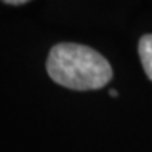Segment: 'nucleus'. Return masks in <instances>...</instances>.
<instances>
[{"mask_svg":"<svg viewBox=\"0 0 152 152\" xmlns=\"http://www.w3.org/2000/svg\"><path fill=\"white\" fill-rule=\"evenodd\" d=\"M47 72L56 84L72 90H96L112 79V67L96 50L72 42L54 45L47 59Z\"/></svg>","mask_w":152,"mask_h":152,"instance_id":"obj_1","label":"nucleus"},{"mask_svg":"<svg viewBox=\"0 0 152 152\" xmlns=\"http://www.w3.org/2000/svg\"><path fill=\"white\" fill-rule=\"evenodd\" d=\"M138 54L144 73L152 81V34H144L138 42Z\"/></svg>","mask_w":152,"mask_h":152,"instance_id":"obj_2","label":"nucleus"},{"mask_svg":"<svg viewBox=\"0 0 152 152\" xmlns=\"http://www.w3.org/2000/svg\"><path fill=\"white\" fill-rule=\"evenodd\" d=\"M6 5H25L26 0H6Z\"/></svg>","mask_w":152,"mask_h":152,"instance_id":"obj_3","label":"nucleus"},{"mask_svg":"<svg viewBox=\"0 0 152 152\" xmlns=\"http://www.w3.org/2000/svg\"><path fill=\"white\" fill-rule=\"evenodd\" d=\"M110 96H113V98H116V96H118V92H116V90H110Z\"/></svg>","mask_w":152,"mask_h":152,"instance_id":"obj_4","label":"nucleus"}]
</instances>
